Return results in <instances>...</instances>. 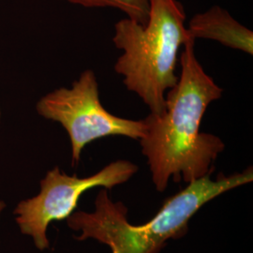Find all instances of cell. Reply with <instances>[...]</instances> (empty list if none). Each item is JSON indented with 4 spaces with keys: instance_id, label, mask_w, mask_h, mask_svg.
<instances>
[{
    "instance_id": "8",
    "label": "cell",
    "mask_w": 253,
    "mask_h": 253,
    "mask_svg": "<svg viewBox=\"0 0 253 253\" xmlns=\"http://www.w3.org/2000/svg\"><path fill=\"white\" fill-rule=\"evenodd\" d=\"M4 208H5V204H4L2 201H0V214H1V212L3 211Z\"/></svg>"
},
{
    "instance_id": "4",
    "label": "cell",
    "mask_w": 253,
    "mask_h": 253,
    "mask_svg": "<svg viewBox=\"0 0 253 253\" xmlns=\"http://www.w3.org/2000/svg\"><path fill=\"white\" fill-rule=\"evenodd\" d=\"M38 115L63 126L72 145L73 164H78L84 148L107 136H124L133 140L145 137L143 120L120 118L101 104L99 84L92 70H85L71 87H59L37 101Z\"/></svg>"
},
{
    "instance_id": "7",
    "label": "cell",
    "mask_w": 253,
    "mask_h": 253,
    "mask_svg": "<svg viewBox=\"0 0 253 253\" xmlns=\"http://www.w3.org/2000/svg\"><path fill=\"white\" fill-rule=\"evenodd\" d=\"M84 8H113L126 15V18L145 25L148 19L149 0H61Z\"/></svg>"
},
{
    "instance_id": "2",
    "label": "cell",
    "mask_w": 253,
    "mask_h": 253,
    "mask_svg": "<svg viewBox=\"0 0 253 253\" xmlns=\"http://www.w3.org/2000/svg\"><path fill=\"white\" fill-rule=\"evenodd\" d=\"M212 172L165 200L155 217L143 225L127 221V208L121 202L110 199L103 189L95 201V211L73 212L67 218L68 226L81 232L77 240L95 239L108 246L111 253H158L169 239H177L188 232L190 218L208 202L224 192L253 180V167L230 175L219 173L215 180Z\"/></svg>"
},
{
    "instance_id": "1",
    "label": "cell",
    "mask_w": 253,
    "mask_h": 253,
    "mask_svg": "<svg viewBox=\"0 0 253 253\" xmlns=\"http://www.w3.org/2000/svg\"><path fill=\"white\" fill-rule=\"evenodd\" d=\"M194 47V39L183 46L180 75L165 95L163 112L150 113L144 119L146 132L140 140L142 153L161 192L170 178L190 183L213 172V164L225 149L219 137L200 130L209 104L221 98L223 89L206 73Z\"/></svg>"
},
{
    "instance_id": "3",
    "label": "cell",
    "mask_w": 253,
    "mask_h": 253,
    "mask_svg": "<svg viewBox=\"0 0 253 253\" xmlns=\"http://www.w3.org/2000/svg\"><path fill=\"white\" fill-rule=\"evenodd\" d=\"M186 12L178 0H149L145 25L125 18L115 25L113 43L122 51L115 64L126 89L152 114H161L165 95L176 84L181 48L190 40Z\"/></svg>"
},
{
    "instance_id": "5",
    "label": "cell",
    "mask_w": 253,
    "mask_h": 253,
    "mask_svg": "<svg viewBox=\"0 0 253 253\" xmlns=\"http://www.w3.org/2000/svg\"><path fill=\"white\" fill-rule=\"evenodd\" d=\"M138 170L136 164L126 160L113 162L87 177L69 175L54 167L41 181L40 193L19 203L14 210L15 220L21 232L33 238L39 250H46L49 248V224L70 217L83 193L97 187L111 190L129 180Z\"/></svg>"
},
{
    "instance_id": "6",
    "label": "cell",
    "mask_w": 253,
    "mask_h": 253,
    "mask_svg": "<svg viewBox=\"0 0 253 253\" xmlns=\"http://www.w3.org/2000/svg\"><path fill=\"white\" fill-rule=\"evenodd\" d=\"M188 30L196 39L212 40L228 48L253 54V32L236 21L226 9L213 6L190 19Z\"/></svg>"
},
{
    "instance_id": "9",
    "label": "cell",
    "mask_w": 253,
    "mask_h": 253,
    "mask_svg": "<svg viewBox=\"0 0 253 253\" xmlns=\"http://www.w3.org/2000/svg\"><path fill=\"white\" fill-rule=\"evenodd\" d=\"M1 117H2V110H1V106H0V119H1Z\"/></svg>"
}]
</instances>
